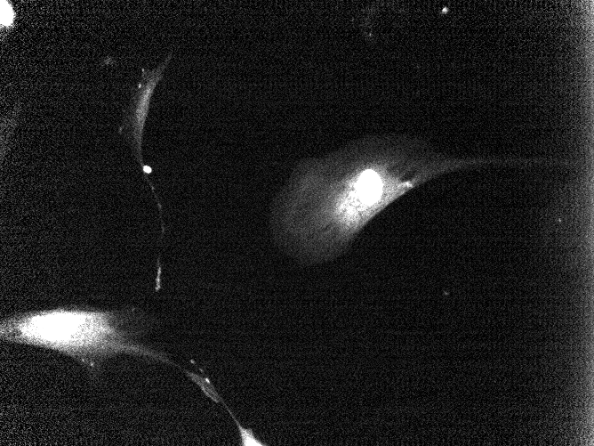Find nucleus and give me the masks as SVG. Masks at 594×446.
<instances>
[{"label":"nucleus","mask_w":594,"mask_h":446,"mask_svg":"<svg viewBox=\"0 0 594 446\" xmlns=\"http://www.w3.org/2000/svg\"><path fill=\"white\" fill-rule=\"evenodd\" d=\"M173 53H170L165 61L154 69H141L140 80L135 87L132 89V96L129 107L124 110L122 125L118 132L128 141L136 160L140 164L146 181L155 194V199L158 207L160 215H162V206L156 195L153 184L149 182L148 174L152 169L146 166L142 158V138L143 131L148 118L150 100L154 93L157 85L164 77L165 69L172 59Z\"/></svg>","instance_id":"7ed1b4c3"},{"label":"nucleus","mask_w":594,"mask_h":446,"mask_svg":"<svg viewBox=\"0 0 594 446\" xmlns=\"http://www.w3.org/2000/svg\"><path fill=\"white\" fill-rule=\"evenodd\" d=\"M154 322L153 318L134 306L109 311L57 307L4 319L0 337L6 342L64 353L84 367L90 378L96 381L103 362L116 354L175 365L164 352L140 342Z\"/></svg>","instance_id":"f03ea898"},{"label":"nucleus","mask_w":594,"mask_h":446,"mask_svg":"<svg viewBox=\"0 0 594 446\" xmlns=\"http://www.w3.org/2000/svg\"><path fill=\"white\" fill-rule=\"evenodd\" d=\"M490 165L504 166L507 159L454 157L415 137L367 134L297 164L273 201L272 233L299 260L326 261L413 189L448 173Z\"/></svg>","instance_id":"f257e3e1"}]
</instances>
